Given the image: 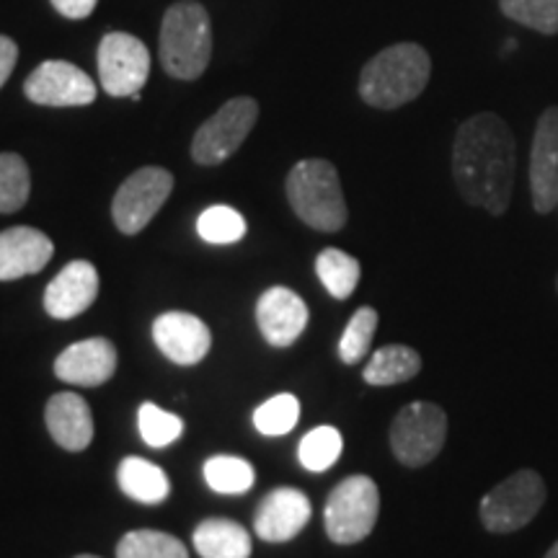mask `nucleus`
I'll return each mask as SVG.
<instances>
[{"instance_id":"11","label":"nucleus","mask_w":558,"mask_h":558,"mask_svg":"<svg viewBox=\"0 0 558 558\" xmlns=\"http://www.w3.org/2000/svg\"><path fill=\"white\" fill-rule=\"evenodd\" d=\"M24 94L37 107H88L96 101V83L73 62L45 60L26 78Z\"/></svg>"},{"instance_id":"10","label":"nucleus","mask_w":558,"mask_h":558,"mask_svg":"<svg viewBox=\"0 0 558 558\" xmlns=\"http://www.w3.org/2000/svg\"><path fill=\"white\" fill-rule=\"evenodd\" d=\"M173 192L171 171L160 169V166H145L130 173L122 181V186L111 202V218L114 226L124 235H137L140 230L148 228V222L156 218L158 209L166 205V199Z\"/></svg>"},{"instance_id":"6","label":"nucleus","mask_w":558,"mask_h":558,"mask_svg":"<svg viewBox=\"0 0 558 558\" xmlns=\"http://www.w3.org/2000/svg\"><path fill=\"white\" fill-rule=\"evenodd\" d=\"M380 514V492L369 476H349L333 486L326 499V535L337 546H354L375 530Z\"/></svg>"},{"instance_id":"13","label":"nucleus","mask_w":558,"mask_h":558,"mask_svg":"<svg viewBox=\"0 0 558 558\" xmlns=\"http://www.w3.org/2000/svg\"><path fill=\"white\" fill-rule=\"evenodd\" d=\"M153 341L171 362L190 367L207 357L213 333L205 320L192 313L171 311L153 320Z\"/></svg>"},{"instance_id":"12","label":"nucleus","mask_w":558,"mask_h":558,"mask_svg":"<svg viewBox=\"0 0 558 558\" xmlns=\"http://www.w3.org/2000/svg\"><path fill=\"white\" fill-rule=\"evenodd\" d=\"M530 197L538 215H548L558 202V107L541 114L530 148Z\"/></svg>"},{"instance_id":"33","label":"nucleus","mask_w":558,"mask_h":558,"mask_svg":"<svg viewBox=\"0 0 558 558\" xmlns=\"http://www.w3.org/2000/svg\"><path fill=\"white\" fill-rule=\"evenodd\" d=\"M52 9L70 21H83L94 13L99 0H50Z\"/></svg>"},{"instance_id":"15","label":"nucleus","mask_w":558,"mask_h":558,"mask_svg":"<svg viewBox=\"0 0 558 558\" xmlns=\"http://www.w3.org/2000/svg\"><path fill=\"white\" fill-rule=\"evenodd\" d=\"M256 324L271 347H290L308 326V305L288 288H269L256 303Z\"/></svg>"},{"instance_id":"31","label":"nucleus","mask_w":558,"mask_h":558,"mask_svg":"<svg viewBox=\"0 0 558 558\" xmlns=\"http://www.w3.org/2000/svg\"><path fill=\"white\" fill-rule=\"evenodd\" d=\"M137 427L148 448H169L184 432V418L160 409L158 403H143L137 411Z\"/></svg>"},{"instance_id":"35","label":"nucleus","mask_w":558,"mask_h":558,"mask_svg":"<svg viewBox=\"0 0 558 558\" xmlns=\"http://www.w3.org/2000/svg\"><path fill=\"white\" fill-rule=\"evenodd\" d=\"M543 558H558V541L554 543V546H550V548H548V554H546V556H543Z\"/></svg>"},{"instance_id":"8","label":"nucleus","mask_w":558,"mask_h":558,"mask_svg":"<svg viewBox=\"0 0 558 558\" xmlns=\"http://www.w3.org/2000/svg\"><path fill=\"white\" fill-rule=\"evenodd\" d=\"M259 120V104L251 96L230 99L199 124L192 140V158L199 166H220L246 143Z\"/></svg>"},{"instance_id":"21","label":"nucleus","mask_w":558,"mask_h":558,"mask_svg":"<svg viewBox=\"0 0 558 558\" xmlns=\"http://www.w3.org/2000/svg\"><path fill=\"white\" fill-rule=\"evenodd\" d=\"M117 484L140 505H160L171 494V481L166 476V471L137 456L122 460L120 469H117Z\"/></svg>"},{"instance_id":"5","label":"nucleus","mask_w":558,"mask_h":558,"mask_svg":"<svg viewBox=\"0 0 558 558\" xmlns=\"http://www.w3.org/2000/svg\"><path fill=\"white\" fill-rule=\"evenodd\" d=\"M548 488L538 471L522 469L507 476L481 499L478 514L488 533L509 535L527 527L546 505Z\"/></svg>"},{"instance_id":"29","label":"nucleus","mask_w":558,"mask_h":558,"mask_svg":"<svg viewBox=\"0 0 558 558\" xmlns=\"http://www.w3.org/2000/svg\"><path fill=\"white\" fill-rule=\"evenodd\" d=\"M499 11L525 29L546 37L558 34V0H499Z\"/></svg>"},{"instance_id":"25","label":"nucleus","mask_w":558,"mask_h":558,"mask_svg":"<svg viewBox=\"0 0 558 558\" xmlns=\"http://www.w3.org/2000/svg\"><path fill=\"white\" fill-rule=\"evenodd\" d=\"M202 473H205L207 486L218 494H246L256 481L254 465L246 458L235 456L209 458Z\"/></svg>"},{"instance_id":"28","label":"nucleus","mask_w":558,"mask_h":558,"mask_svg":"<svg viewBox=\"0 0 558 558\" xmlns=\"http://www.w3.org/2000/svg\"><path fill=\"white\" fill-rule=\"evenodd\" d=\"M197 233L202 241L213 243V246L239 243L246 235V218L228 205H213L199 215Z\"/></svg>"},{"instance_id":"16","label":"nucleus","mask_w":558,"mask_h":558,"mask_svg":"<svg viewBox=\"0 0 558 558\" xmlns=\"http://www.w3.org/2000/svg\"><path fill=\"white\" fill-rule=\"evenodd\" d=\"M117 373V349L109 339L94 337L70 344L54 360V375L62 383L83 388L104 386Z\"/></svg>"},{"instance_id":"22","label":"nucleus","mask_w":558,"mask_h":558,"mask_svg":"<svg viewBox=\"0 0 558 558\" xmlns=\"http://www.w3.org/2000/svg\"><path fill=\"white\" fill-rule=\"evenodd\" d=\"M418 369H422V357H418L416 349L407 344H388L369 357L362 378L369 386H399V383L416 378Z\"/></svg>"},{"instance_id":"37","label":"nucleus","mask_w":558,"mask_h":558,"mask_svg":"<svg viewBox=\"0 0 558 558\" xmlns=\"http://www.w3.org/2000/svg\"><path fill=\"white\" fill-rule=\"evenodd\" d=\"M556 292H558V275H556Z\"/></svg>"},{"instance_id":"4","label":"nucleus","mask_w":558,"mask_h":558,"mask_svg":"<svg viewBox=\"0 0 558 558\" xmlns=\"http://www.w3.org/2000/svg\"><path fill=\"white\" fill-rule=\"evenodd\" d=\"M292 213L305 226L320 233H337L347 226V202L341 192L339 171L331 160L308 158L292 166L284 181Z\"/></svg>"},{"instance_id":"32","label":"nucleus","mask_w":558,"mask_h":558,"mask_svg":"<svg viewBox=\"0 0 558 558\" xmlns=\"http://www.w3.org/2000/svg\"><path fill=\"white\" fill-rule=\"evenodd\" d=\"M300 418V401L292 393L271 396L267 403H262L254 411V427L262 432L264 437H282L295 429Z\"/></svg>"},{"instance_id":"23","label":"nucleus","mask_w":558,"mask_h":558,"mask_svg":"<svg viewBox=\"0 0 558 558\" xmlns=\"http://www.w3.org/2000/svg\"><path fill=\"white\" fill-rule=\"evenodd\" d=\"M316 275L331 298L347 300L357 290L362 267L354 256L339 248H324L316 259Z\"/></svg>"},{"instance_id":"3","label":"nucleus","mask_w":558,"mask_h":558,"mask_svg":"<svg viewBox=\"0 0 558 558\" xmlns=\"http://www.w3.org/2000/svg\"><path fill=\"white\" fill-rule=\"evenodd\" d=\"M160 65L177 81H197L213 60V21L197 0H179L160 21Z\"/></svg>"},{"instance_id":"14","label":"nucleus","mask_w":558,"mask_h":558,"mask_svg":"<svg viewBox=\"0 0 558 558\" xmlns=\"http://www.w3.org/2000/svg\"><path fill=\"white\" fill-rule=\"evenodd\" d=\"M311 520V499L300 488H275L254 514V530L267 543H288L303 533Z\"/></svg>"},{"instance_id":"27","label":"nucleus","mask_w":558,"mask_h":558,"mask_svg":"<svg viewBox=\"0 0 558 558\" xmlns=\"http://www.w3.org/2000/svg\"><path fill=\"white\" fill-rule=\"evenodd\" d=\"M341 450H344V439H341V432L337 427H316L300 439L298 456L305 471L324 473L337 463Z\"/></svg>"},{"instance_id":"7","label":"nucleus","mask_w":558,"mask_h":558,"mask_svg":"<svg viewBox=\"0 0 558 558\" xmlns=\"http://www.w3.org/2000/svg\"><path fill=\"white\" fill-rule=\"evenodd\" d=\"M448 439V414L429 401L407 403L390 424V450L407 469L429 465Z\"/></svg>"},{"instance_id":"2","label":"nucleus","mask_w":558,"mask_h":558,"mask_svg":"<svg viewBox=\"0 0 558 558\" xmlns=\"http://www.w3.org/2000/svg\"><path fill=\"white\" fill-rule=\"evenodd\" d=\"M432 75V58L416 41H399L365 62L360 99L373 109H401L422 96Z\"/></svg>"},{"instance_id":"24","label":"nucleus","mask_w":558,"mask_h":558,"mask_svg":"<svg viewBox=\"0 0 558 558\" xmlns=\"http://www.w3.org/2000/svg\"><path fill=\"white\" fill-rule=\"evenodd\" d=\"M117 558H190V550L160 530H132L117 543Z\"/></svg>"},{"instance_id":"18","label":"nucleus","mask_w":558,"mask_h":558,"mask_svg":"<svg viewBox=\"0 0 558 558\" xmlns=\"http://www.w3.org/2000/svg\"><path fill=\"white\" fill-rule=\"evenodd\" d=\"M54 246L37 228L16 226L0 230V282L37 275L50 264Z\"/></svg>"},{"instance_id":"36","label":"nucleus","mask_w":558,"mask_h":558,"mask_svg":"<svg viewBox=\"0 0 558 558\" xmlns=\"http://www.w3.org/2000/svg\"><path fill=\"white\" fill-rule=\"evenodd\" d=\"M75 558H99V556H88V554H83V556H75Z\"/></svg>"},{"instance_id":"20","label":"nucleus","mask_w":558,"mask_h":558,"mask_svg":"<svg viewBox=\"0 0 558 558\" xmlns=\"http://www.w3.org/2000/svg\"><path fill=\"white\" fill-rule=\"evenodd\" d=\"M194 548L202 558H251V535L239 522L209 518L194 527Z\"/></svg>"},{"instance_id":"34","label":"nucleus","mask_w":558,"mask_h":558,"mask_svg":"<svg viewBox=\"0 0 558 558\" xmlns=\"http://www.w3.org/2000/svg\"><path fill=\"white\" fill-rule=\"evenodd\" d=\"M19 60V45L11 37H3L0 34V88L5 86V81L11 78L13 68H16Z\"/></svg>"},{"instance_id":"19","label":"nucleus","mask_w":558,"mask_h":558,"mask_svg":"<svg viewBox=\"0 0 558 558\" xmlns=\"http://www.w3.org/2000/svg\"><path fill=\"white\" fill-rule=\"evenodd\" d=\"M45 422L54 442L68 452L86 450L94 439V416L86 399H81L78 393L52 396L47 401Z\"/></svg>"},{"instance_id":"17","label":"nucleus","mask_w":558,"mask_h":558,"mask_svg":"<svg viewBox=\"0 0 558 558\" xmlns=\"http://www.w3.org/2000/svg\"><path fill=\"white\" fill-rule=\"evenodd\" d=\"M99 295V271L90 262H70L60 275L47 284L45 311L52 318L68 320L86 313Z\"/></svg>"},{"instance_id":"26","label":"nucleus","mask_w":558,"mask_h":558,"mask_svg":"<svg viewBox=\"0 0 558 558\" xmlns=\"http://www.w3.org/2000/svg\"><path fill=\"white\" fill-rule=\"evenodd\" d=\"M32 173L19 153H0V215L19 213L29 202Z\"/></svg>"},{"instance_id":"30","label":"nucleus","mask_w":558,"mask_h":558,"mask_svg":"<svg viewBox=\"0 0 558 558\" xmlns=\"http://www.w3.org/2000/svg\"><path fill=\"white\" fill-rule=\"evenodd\" d=\"M378 331V311L365 308L354 311V316L349 318L344 333L339 339V357L347 365H357L369 354V347H373V337Z\"/></svg>"},{"instance_id":"1","label":"nucleus","mask_w":558,"mask_h":558,"mask_svg":"<svg viewBox=\"0 0 558 558\" xmlns=\"http://www.w3.org/2000/svg\"><path fill=\"white\" fill-rule=\"evenodd\" d=\"M518 177V143L512 130L492 111L460 124L452 143V179L460 197L494 218L509 209Z\"/></svg>"},{"instance_id":"9","label":"nucleus","mask_w":558,"mask_h":558,"mask_svg":"<svg viewBox=\"0 0 558 558\" xmlns=\"http://www.w3.org/2000/svg\"><path fill=\"white\" fill-rule=\"evenodd\" d=\"M99 83L114 99H132L150 75V50L128 32H109L99 41Z\"/></svg>"}]
</instances>
